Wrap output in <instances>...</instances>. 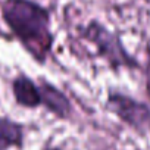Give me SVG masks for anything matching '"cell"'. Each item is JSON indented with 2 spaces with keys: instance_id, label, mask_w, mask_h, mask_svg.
<instances>
[{
  "instance_id": "3957f363",
  "label": "cell",
  "mask_w": 150,
  "mask_h": 150,
  "mask_svg": "<svg viewBox=\"0 0 150 150\" xmlns=\"http://www.w3.org/2000/svg\"><path fill=\"white\" fill-rule=\"evenodd\" d=\"M109 105L118 113V116H121L125 122L131 124L132 127H143L150 121V110L144 105L129 97L119 96V94L110 96Z\"/></svg>"
},
{
  "instance_id": "8992f818",
  "label": "cell",
  "mask_w": 150,
  "mask_h": 150,
  "mask_svg": "<svg viewBox=\"0 0 150 150\" xmlns=\"http://www.w3.org/2000/svg\"><path fill=\"white\" fill-rule=\"evenodd\" d=\"M41 94H43V105H46L52 112H54L57 115H62V116L69 112L68 100L56 88L44 84L41 87Z\"/></svg>"
},
{
  "instance_id": "6da1fadb",
  "label": "cell",
  "mask_w": 150,
  "mask_h": 150,
  "mask_svg": "<svg viewBox=\"0 0 150 150\" xmlns=\"http://www.w3.org/2000/svg\"><path fill=\"white\" fill-rule=\"evenodd\" d=\"M2 12L13 34L25 44L34 57L43 59L52 44L47 11L30 0H6Z\"/></svg>"
},
{
  "instance_id": "52a82bcc",
  "label": "cell",
  "mask_w": 150,
  "mask_h": 150,
  "mask_svg": "<svg viewBox=\"0 0 150 150\" xmlns=\"http://www.w3.org/2000/svg\"><path fill=\"white\" fill-rule=\"evenodd\" d=\"M146 75H147V81H146V84H147V91H149V94H150V62H149V65H147Z\"/></svg>"
},
{
  "instance_id": "277c9868",
  "label": "cell",
  "mask_w": 150,
  "mask_h": 150,
  "mask_svg": "<svg viewBox=\"0 0 150 150\" xmlns=\"http://www.w3.org/2000/svg\"><path fill=\"white\" fill-rule=\"evenodd\" d=\"M13 94L19 105L27 108H35L43 105L41 87H37L27 77H19L13 81Z\"/></svg>"
},
{
  "instance_id": "7a4b0ae2",
  "label": "cell",
  "mask_w": 150,
  "mask_h": 150,
  "mask_svg": "<svg viewBox=\"0 0 150 150\" xmlns=\"http://www.w3.org/2000/svg\"><path fill=\"white\" fill-rule=\"evenodd\" d=\"M88 37H90L91 41H94L97 44L100 52L105 56H108L113 63H118V65L132 63L131 57L125 53V50L122 49L118 38L115 35H112L109 31H106L105 28H102L100 25L93 24L88 30Z\"/></svg>"
},
{
  "instance_id": "5b68a950",
  "label": "cell",
  "mask_w": 150,
  "mask_h": 150,
  "mask_svg": "<svg viewBox=\"0 0 150 150\" xmlns=\"http://www.w3.org/2000/svg\"><path fill=\"white\" fill-rule=\"evenodd\" d=\"M22 141V129L18 124L8 119H0V150L19 146Z\"/></svg>"
}]
</instances>
